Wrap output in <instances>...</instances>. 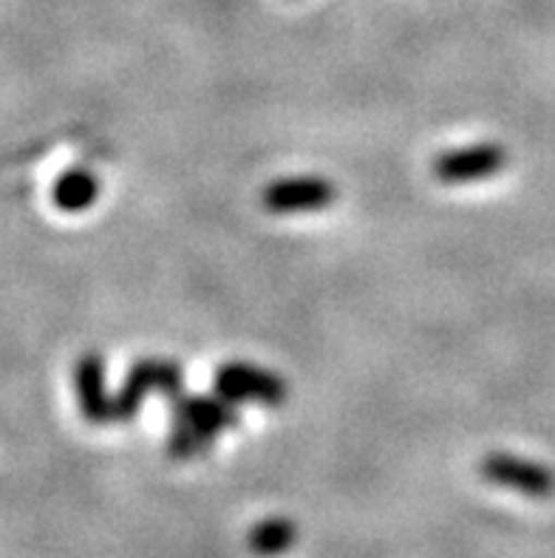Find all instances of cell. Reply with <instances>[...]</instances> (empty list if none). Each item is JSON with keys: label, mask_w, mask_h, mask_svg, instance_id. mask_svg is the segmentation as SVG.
Returning <instances> with one entry per match:
<instances>
[{"label": "cell", "mask_w": 555, "mask_h": 558, "mask_svg": "<svg viewBox=\"0 0 555 558\" xmlns=\"http://www.w3.org/2000/svg\"><path fill=\"white\" fill-rule=\"evenodd\" d=\"M182 366L177 361H162V357H145L136 361L122 383L120 395L113 397V423H131L140 414V405L145 397L165 395L177 400L182 395Z\"/></svg>", "instance_id": "6da1fadb"}, {"label": "cell", "mask_w": 555, "mask_h": 558, "mask_svg": "<svg viewBox=\"0 0 555 558\" xmlns=\"http://www.w3.org/2000/svg\"><path fill=\"white\" fill-rule=\"evenodd\" d=\"M507 165V154L485 142V145H471V148H457L434 159V177L445 184L476 182V179L496 177Z\"/></svg>", "instance_id": "5b68a950"}, {"label": "cell", "mask_w": 555, "mask_h": 558, "mask_svg": "<svg viewBox=\"0 0 555 558\" xmlns=\"http://www.w3.org/2000/svg\"><path fill=\"white\" fill-rule=\"evenodd\" d=\"M74 389H77L80 411L92 425L113 423V397L106 386V361L88 352L74 363Z\"/></svg>", "instance_id": "8992f818"}, {"label": "cell", "mask_w": 555, "mask_h": 558, "mask_svg": "<svg viewBox=\"0 0 555 558\" xmlns=\"http://www.w3.org/2000/svg\"><path fill=\"white\" fill-rule=\"evenodd\" d=\"M216 395L230 403L281 405L287 400V383L253 363H225L216 372Z\"/></svg>", "instance_id": "7a4b0ae2"}, {"label": "cell", "mask_w": 555, "mask_h": 558, "mask_svg": "<svg viewBox=\"0 0 555 558\" xmlns=\"http://www.w3.org/2000/svg\"><path fill=\"white\" fill-rule=\"evenodd\" d=\"M298 542V527L292 519L287 517H273L258 522L246 536V547L258 558H275L292 550Z\"/></svg>", "instance_id": "9c48e42d"}, {"label": "cell", "mask_w": 555, "mask_h": 558, "mask_svg": "<svg viewBox=\"0 0 555 558\" xmlns=\"http://www.w3.org/2000/svg\"><path fill=\"white\" fill-rule=\"evenodd\" d=\"M338 191L329 179L321 177H289L278 179L264 191V207L269 213H281V216H292V213H317L329 207L335 202Z\"/></svg>", "instance_id": "277c9868"}, {"label": "cell", "mask_w": 555, "mask_h": 558, "mask_svg": "<svg viewBox=\"0 0 555 558\" xmlns=\"http://www.w3.org/2000/svg\"><path fill=\"white\" fill-rule=\"evenodd\" d=\"M482 480L496 485V488L516 490V494L533 496V499H547L555 494V474L550 468L539 465V462L521 460L514 453H491L479 465Z\"/></svg>", "instance_id": "3957f363"}, {"label": "cell", "mask_w": 555, "mask_h": 558, "mask_svg": "<svg viewBox=\"0 0 555 558\" xmlns=\"http://www.w3.org/2000/svg\"><path fill=\"white\" fill-rule=\"evenodd\" d=\"M213 442H216V437H210V434L196 432V428H190V425L177 423L173 425V432H170L168 453L173 460H196V457L210 451Z\"/></svg>", "instance_id": "30bf717a"}, {"label": "cell", "mask_w": 555, "mask_h": 558, "mask_svg": "<svg viewBox=\"0 0 555 558\" xmlns=\"http://www.w3.org/2000/svg\"><path fill=\"white\" fill-rule=\"evenodd\" d=\"M99 196V182L92 170L74 168L65 170L63 177L57 179L51 187V198L55 205L63 213H83L97 202Z\"/></svg>", "instance_id": "ba28073f"}, {"label": "cell", "mask_w": 555, "mask_h": 558, "mask_svg": "<svg viewBox=\"0 0 555 558\" xmlns=\"http://www.w3.org/2000/svg\"><path fill=\"white\" fill-rule=\"evenodd\" d=\"M173 423L190 425V428H196V432L218 437V434L232 428V425H239V411H236V403L225 400L221 395H179L177 400H173Z\"/></svg>", "instance_id": "52a82bcc"}]
</instances>
